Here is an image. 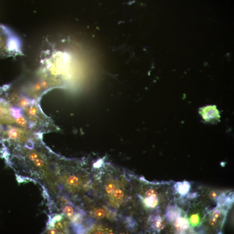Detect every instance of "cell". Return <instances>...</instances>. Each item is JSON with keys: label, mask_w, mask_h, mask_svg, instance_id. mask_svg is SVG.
I'll return each mask as SVG.
<instances>
[{"label": "cell", "mask_w": 234, "mask_h": 234, "mask_svg": "<svg viewBox=\"0 0 234 234\" xmlns=\"http://www.w3.org/2000/svg\"><path fill=\"white\" fill-rule=\"evenodd\" d=\"M199 114L205 122L215 123L220 121V114L215 105H209L199 109Z\"/></svg>", "instance_id": "cell-1"}, {"label": "cell", "mask_w": 234, "mask_h": 234, "mask_svg": "<svg viewBox=\"0 0 234 234\" xmlns=\"http://www.w3.org/2000/svg\"><path fill=\"white\" fill-rule=\"evenodd\" d=\"M10 36L6 30H2L0 26V57L12 55L9 47Z\"/></svg>", "instance_id": "cell-2"}, {"label": "cell", "mask_w": 234, "mask_h": 234, "mask_svg": "<svg viewBox=\"0 0 234 234\" xmlns=\"http://www.w3.org/2000/svg\"><path fill=\"white\" fill-rule=\"evenodd\" d=\"M64 211L65 214L68 216H72L73 214V209L72 207H70V206H67V207H65Z\"/></svg>", "instance_id": "cell-4"}, {"label": "cell", "mask_w": 234, "mask_h": 234, "mask_svg": "<svg viewBox=\"0 0 234 234\" xmlns=\"http://www.w3.org/2000/svg\"><path fill=\"white\" fill-rule=\"evenodd\" d=\"M95 215L99 218H102L106 215V212L105 210L102 209H96L94 212Z\"/></svg>", "instance_id": "cell-3"}]
</instances>
